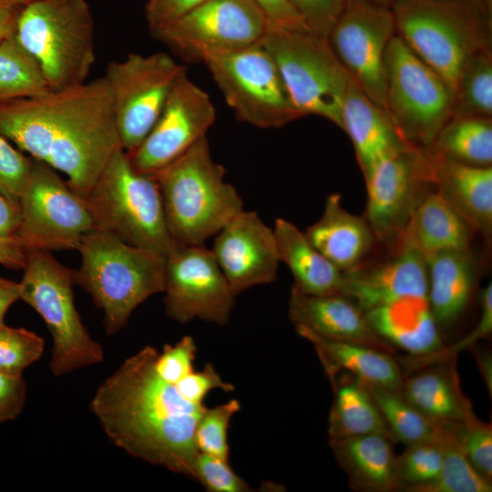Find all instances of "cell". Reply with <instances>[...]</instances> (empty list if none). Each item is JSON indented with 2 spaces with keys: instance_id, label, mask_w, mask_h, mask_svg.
Returning a JSON list of instances; mask_svg holds the SVG:
<instances>
[{
  "instance_id": "obj_10",
  "label": "cell",
  "mask_w": 492,
  "mask_h": 492,
  "mask_svg": "<svg viewBox=\"0 0 492 492\" xmlns=\"http://www.w3.org/2000/svg\"><path fill=\"white\" fill-rule=\"evenodd\" d=\"M385 111L403 139L430 147L453 114L454 92L396 34L384 56Z\"/></svg>"
},
{
  "instance_id": "obj_5",
  "label": "cell",
  "mask_w": 492,
  "mask_h": 492,
  "mask_svg": "<svg viewBox=\"0 0 492 492\" xmlns=\"http://www.w3.org/2000/svg\"><path fill=\"white\" fill-rule=\"evenodd\" d=\"M77 250L81 263L74 283L102 311L108 335L122 330L139 304L164 291L166 256L160 253L98 229L84 235Z\"/></svg>"
},
{
  "instance_id": "obj_17",
  "label": "cell",
  "mask_w": 492,
  "mask_h": 492,
  "mask_svg": "<svg viewBox=\"0 0 492 492\" xmlns=\"http://www.w3.org/2000/svg\"><path fill=\"white\" fill-rule=\"evenodd\" d=\"M395 34L391 8L371 0H344L343 10L328 36L352 80L384 110V56Z\"/></svg>"
},
{
  "instance_id": "obj_50",
  "label": "cell",
  "mask_w": 492,
  "mask_h": 492,
  "mask_svg": "<svg viewBox=\"0 0 492 492\" xmlns=\"http://www.w3.org/2000/svg\"><path fill=\"white\" fill-rule=\"evenodd\" d=\"M253 1L263 12L270 26L293 31H310L289 0Z\"/></svg>"
},
{
  "instance_id": "obj_41",
  "label": "cell",
  "mask_w": 492,
  "mask_h": 492,
  "mask_svg": "<svg viewBox=\"0 0 492 492\" xmlns=\"http://www.w3.org/2000/svg\"><path fill=\"white\" fill-rule=\"evenodd\" d=\"M457 435L465 455L476 470L492 481V425L475 414L457 425Z\"/></svg>"
},
{
  "instance_id": "obj_32",
  "label": "cell",
  "mask_w": 492,
  "mask_h": 492,
  "mask_svg": "<svg viewBox=\"0 0 492 492\" xmlns=\"http://www.w3.org/2000/svg\"><path fill=\"white\" fill-rule=\"evenodd\" d=\"M328 377L334 394L328 417L329 439L370 434L391 439L382 414L363 381L350 374Z\"/></svg>"
},
{
  "instance_id": "obj_8",
  "label": "cell",
  "mask_w": 492,
  "mask_h": 492,
  "mask_svg": "<svg viewBox=\"0 0 492 492\" xmlns=\"http://www.w3.org/2000/svg\"><path fill=\"white\" fill-rule=\"evenodd\" d=\"M20 300L44 320L52 336L49 367L55 376L100 364L104 351L85 325L74 302V272L49 251H27Z\"/></svg>"
},
{
  "instance_id": "obj_44",
  "label": "cell",
  "mask_w": 492,
  "mask_h": 492,
  "mask_svg": "<svg viewBox=\"0 0 492 492\" xmlns=\"http://www.w3.org/2000/svg\"><path fill=\"white\" fill-rule=\"evenodd\" d=\"M31 164V157L25 156L0 134V192L9 200L19 203Z\"/></svg>"
},
{
  "instance_id": "obj_53",
  "label": "cell",
  "mask_w": 492,
  "mask_h": 492,
  "mask_svg": "<svg viewBox=\"0 0 492 492\" xmlns=\"http://www.w3.org/2000/svg\"><path fill=\"white\" fill-rule=\"evenodd\" d=\"M21 285L0 276V327L5 325V315L8 308L20 299Z\"/></svg>"
},
{
  "instance_id": "obj_6",
  "label": "cell",
  "mask_w": 492,
  "mask_h": 492,
  "mask_svg": "<svg viewBox=\"0 0 492 492\" xmlns=\"http://www.w3.org/2000/svg\"><path fill=\"white\" fill-rule=\"evenodd\" d=\"M14 36L51 90L87 81L96 55L94 20L86 0H33L19 8Z\"/></svg>"
},
{
  "instance_id": "obj_14",
  "label": "cell",
  "mask_w": 492,
  "mask_h": 492,
  "mask_svg": "<svg viewBox=\"0 0 492 492\" xmlns=\"http://www.w3.org/2000/svg\"><path fill=\"white\" fill-rule=\"evenodd\" d=\"M269 22L253 0H203L185 15L150 32L188 61L259 43Z\"/></svg>"
},
{
  "instance_id": "obj_46",
  "label": "cell",
  "mask_w": 492,
  "mask_h": 492,
  "mask_svg": "<svg viewBox=\"0 0 492 492\" xmlns=\"http://www.w3.org/2000/svg\"><path fill=\"white\" fill-rule=\"evenodd\" d=\"M309 30L328 37L343 6L344 0H289Z\"/></svg>"
},
{
  "instance_id": "obj_11",
  "label": "cell",
  "mask_w": 492,
  "mask_h": 492,
  "mask_svg": "<svg viewBox=\"0 0 492 492\" xmlns=\"http://www.w3.org/2000/svg\"><path fill=\"white\" fill-rule=\"evenodd\" d=\"M201 62L241 121L276 128L303 117L293 105L273 58L260 42L207 56Z\"/></svg>"
},
{
  "instance_id": "obj_23",
  "label": "cell",
  "mask_w": 492,
  "mask_h": 492,
  "mask_svg": "<svg viewBox=\"0 0 492 492\" xmlns=\"http://www.w3.org/2000/svg\"><path fill=\"white\" fill-rule=\"evenodd\" d=\"M351 139L364 177L384 159L412 147L401 137L386 111L350 79L341 111V128Z\"/></svg>"
},
{
  "instance_id": "obj_40",
  "label": "cell",
  "mask_w": 492,
  "mask_h": 492,
  "mask_svg": "<svg viewBox=\"0 0 492 492\" xmlns=\"http://www.w3.org/2000/svg\"><path fill=\"white\" fill-rule=\"evenodd\" d=\"M44 345V339L32 331L3 325L0 327V371L22 374L41 358Z\"/></svg>"
},
{
  "instance_id": "obj_57",
  "label": "cell",
  "mask_w": 492,
  "mask_h": 492,
  "mask_svg": "<svg viewBox=\"0 0 492 492\" xmlns=\"http://www.w3.org/2000/svg\"><path fill=\"white\" fill-rule=\"evenodd\" d=\"M371 1L377 5H380L388 8H392L400 0H371Z\"/></svg>"
},
{
  "instance_id": "obj_27",
  "label": "cell",
  "mask_w": 492,
  "mask_h": 492,
  "mask_svg": "<svg viewBox=\"0 0 492 492\" xmlns=\"http://www.w3.org/2000/svg\"><path fill=\"white\" fill-rule=\"evenodd\" d=\"M425 257L427 300L440 328L455 324L467 308L477 281L470 249L445 251Z\"/></svg>"
},
{
  "instance_id": "obj_13",
  "label": "cell",
  "mask_w": 492,
  "mask_h": 492,
  "mask_svg": "<svg viewBox=\"0 0 492 492\" xmlns=\"http://www.w3.org/2000/svg\"><path fill=\"white\" fill-rule=\"evenodd\" d=\"M186 67L166 52L129 53L110 61L103 76L110 88L118 134L126 152L147 137Z\"/></svg>"
},
{
  "instance_id": "obj_16",
  "label": "cell",
  "mask_w": 492,
  "mask_h": 492,
  "mask_svg": "<svg viewBox=\"0 0 492 492\" xmlns=\"http://www.w3.org/2000/svg\"><path fill=\"white\" fill-rule=\"evenodd\" d=\"M164 308L171 320L194 319L223 326L230 321L236 295L211 250L178 245L165 259Z\"/></svg>"
},
{
  "instance_id": "obj_1",
  "label": "cell",
  "mask_w": 492,
  "mask_h": 492,
  "mask_svg": "<svg viewBox=\"0 0 492 492\" xmlns=\"http://www.w3.org/2000/svg\"><path fill=\"white\" fill-rule=\"evenodd\" d=\"M0 134L32 159L64 173L70 188L83 198L122 148L104 77L0 101Z\"/></svg>"
},
{
  "instance_id": "obj_15",
  "label": "cell",
  "mask_w": 492,
  "mask_h": 492,
  "mask_svg": "<svg viewBox=\"0 0 492 492\" xmlns=\"http://www.w3.org/2000/svg\"><path fill=\"white\" fill-rule=\"evenodd\" d=\"M364 178L367 191L364 219L377 243L394 249L415 210L435 190L427 148L409 147L380 162Z\"/></svg>"
},
{
  "instance_id": "obj_52",
  "label": "cell",
  "mask_w": 492,
  "mask_h": 492,
  "mask_svg": "<svg viewBox=\"0 0 492 492\" xmlns=\"http://www.w3.org/2000/svg\"><path fill=\"white\" fill-rule=\"evenodd\" d=\"M26 251L13 238L0 237V264L11 270H23Z\"/></svg>"
},
{
  "instance_id": "obj_9",
  "label": "cell",
  "mask_w": 492,
  "mask_h": 492,
  "mask_svg": "<svg viewBox=\"0 0 492 492\" xmlns=\"http://www.w3.org/2000/svg\"><path fill=\"white\" fill-rule=\"evenodd\" d=\"M260 43L273 58L292 101L302 114L322 117L341 128L350 76L328 37L269 25Z\"/></svg>"
},
{
  "instance_id": "obj_37",
  "label": "cell",
  "mask_w": 492,
  "mask_h": 492,
  "mask_svg": "<svg viewBox=\"0 0 492 492\" xmlns=\"http://www.w3.org/2000/svg\"><path fill=\"white\" fill-rule=\"evenodd\" d=\"M492 117V52L477 53L464 67L454 90L452 117Z\"/></svg>"
},
{
  "instance_id": "obj_36",
  "label": "cell",
  "mask_w": 492,
  "mask_h": 492,
  "mask_svg": "<svg viewBox=\"0 0 492 492\" xmlns=\"http://www.w3.org/2000/svg\"><path fill=\"white\" fill-rule=\"evenodd\" d=\"M51 90L38 65L14 35L0 42V101Z\"/></svg>"
},
{
  "instance_id": "obj_31",
  "label": "cell",
  "mask_w": 492,
  "mask_h": 492,
  "mask_svg": "<svg viewBox=\"0 0 492 492\" xmlns=\"http://www.w3.org/2000/svg\"><path fill=\"white\" fill-rule=\"evenodd\" d=\"M280 261L291 271L294 284L311 295L339 293L342 272L331 263L293 223L279 218L273 227Z\"/></svg>"
},
{
  "instance_id": "obj_56",
  "label": "cell",
  "mask_w": 492,
  "mask_h": 492,
  "mask_svg": "<svg viewBox=\"0 0 492 492\" xmlns=\"http://www.w3.org/2000/svg\"><path fill=\"white\" fill-rule=\"evenodd\" d=\"M33 0H0V6H11L20 8Z\"/></svg>"
},
{
  "instance_id": "obj_4",
  "label": "cell",
  "mask_w": 492,
  "mask_h": 492,
  "mask_svg": "<svg viewBox=\"0 0 492 492\" xmlns=\"http://www.w3.org/2000/svg\"><path fill=\"white\" fill-rule=\"evenodd\" d=\"M492 0H400L396 35L455 90L471 57L491 50Z\"/></svg>"
},
{
  "instance_id": "obj_26",
  "label": "cell",
  "mask_w": 492,
  "mask_h": 492,
  "mask_svg": "<svg viewBox=\"0 0 492 492\" xmlns=\"http://www.w3.org/2000/svg\"><path fill=\"white\" fill-rule=\"evenodd\" d=\"M339 193L326 197L322 216L304 232L309 241L342 272L365 261L377 241L364 217L342 205Z\"/></svg>"
},
{
  "instance_id": "obj_3",
  "label": "cell",
  "mask_w": 492,
  "mask_h": 492,
  "mask_svg": "<svg viewBox=\"0 0 492 492\" xmlns=\"http://www.w3.org/2000/svg\"><path fill=\"white\" fill-rule=\"evenodd\" d=\"M153 176L167 227L179 245H204L244 210L241 197L226 181L225 168L213 159L207 137Z\"/></svg>"
},
{
  "instance_id": "obj_47",
  "label": "cell",
  "mask_w": 492,
  "mask_h": 492,
  "mask_svg": "<svg viewBox=\"0 0 492 492\" xmlns=\"http://www.w3.org/2000/svg\"><path fill=\"white\" fill-rule=\"evenodd\" d=\"M180 392L194 403H204L205 396L214 389L225 392L234 390L233 384L223 381L211 364L200 371H192L177 381Z\"/></svg>"
},
{
  "instance_id": "obj_42",
  "label": "cell",
  "mask_w": 492,
  "mask_h": 492,
  "mask_svg": "<svg viewBox=\"0 0 492 492\" xmlns=\"http://www.w3.org/2000/svg\"><path fill=\"white\" fill-rule=\"evenodd\" d=\"M481 314L475 327L466 337L450 347H444L438 353L426 356H412L405 361V366L411 371L422 366L447 360L458 353L472 348L478 340L488 337L492 333V283L489 282L479 295Z\"/></svg>"
},
{
  "instance_id": "obj_38",
  "label": "cell",
  "mask_w": 492,
  "mask_h": 492,
  "mask_svg": "<svg viewBox=\"0 0 492 492\" xmlns=\"http://www.w3.org/2000/svg\"><path fill=\"white\" fill-rule=\"evenodd\" d=\"M443 451L437 440L406 446L395 459L398 491L422 492L439 476Z\"/></svg>"
},
{
  "instance_id": "obj_22",
  "label": "cell",
  "mask_w": 492,
  "mask_h": 492,
  "mask_svg": "<svg viewBox=\"0 0 492 492\" xmlns=\"http://www.w3.org/2000/svg\"><path fill=\"white\" fill-rule=\"evenodd\" d=\"M427 150L435 190L490 244L492 166H470Z\"/></svg>"
},
{
  "instance_id": "obj_35",
  "label": "cell",
  "mask_w": 492,
  "mask_h": 492,
  "mask_svg": "<svg viewBox=\"0 0 492 492\" xmlns=\"http://www.w3.org/2000/svg\"><path fill=\"white\" fill-rule=\"evenodd\" d=\"M442 425L437 441L443 451L438 477L422 492H491L492 481L480 475L466 458L457 425Z\"/></svg>"
},
{
  "instance_id": "obj_55",
  "label": "cell",
  "mask_w": 492,
  "mask_h": 492,
  "mask_svg": "<svg viewBox=\"0 0 492 492\" xmlns=\"http://www.w3.org/2000/svg\"><path fill=\"white\" fill-rule=\"evenodd\" d=\"M479 371L482 374L488 393H492V358L487 350L482 348H474Z\"/></svg>"
},
{
  "instance_id": "obj_43",
  "label": "cell",
  "mask_w": 492,
  "mask_h": 492,
  "mask_svg": "<svg viewBox=\"0 0 492 492\" xmlns=\"http://www.w3.org/2000/svg\"><path fill=\"white\" fill-rule=\"evenodd\" d=\"M193 478L210 492H249L251 487L239 477L229 462L199 452L193 466Z\"/></svg>"
},
{
  "instance_id": "obj_45",
  "label": "cell",
  "mask_w": 492,
  "mask_h": 492,
  "mask_svg": "<svg viewBox=\"0 0 492 492\" xmlns=\"http://www.w3.org/2000/svg\"><path fill=\"white\" fill-rule=\"evenodd\" d=\"M197 346L190 335L183 336L175 344H165L155 358V368L165 379L178 381L194 371Z\"/></svg>"
},
{
  "instance_id": "obj_28",
  "label": "cell",
  "mask_w": 492,
  "mask_h": 492,
  "mask_svg": "<svg viewBox=\"0 0 492 492\" xmlns=\"http://www.w3.org/2000/svg\"><path fill=\"white\" fill-rule=\"evenodd\" d=\"M295 330L313 344L328 376L344 372L367 384L400 390L405 376L393 354L361 343L326 339L302 327Z\"/></svg>"
},
{
  "instance_id": "obj_7",
  "label": "cell",
  "mask_w": 492,
  "mask_h": 492,
  "mask_svg": "<svg viewBox=\"0 0 492 492\" xmlns=\"http://www.w3.org/2000/svg\"><path fill=\"white\" fill-rule=\"evenodd\" d=\"M84 199L98 230L164 256L179 245L167 227L155 177L137 171L122 148Z\"/></svg>"
},
{
  "instance_id": "obj_48",
  "label": "cell",
  "mask_w": 492,
  "mask_h": 492,
  "mask_svg": "<svg viewBox=\"0 0 492 492\" xmlns=\"http://www.w3.org/2000/svg\"><path fill=\"white\" fill-rule=\"evenodd\" d=\"M27 386L22 374L0 371V423L16 419L22 413Z\"/></svg>"
},
{
  "instance_id": "obj_21",
  "label": "cell",
  "mask_w": 492,
  "mask_h": 492,
  "mask_svg": "<svg viewBox=\"0 0 492 492\" xmlns=\"http://www.w3.org/2000/svg\"><path fill=\"white\" fill-rule=\"evenodd\" d=\"M288 315L294 327L305 328L321 337L395 353L394 348L373 331L364 312L343 294L311 295L292 286Z\"/></svg>"
},
{
  "instance_id": "obj_25",
  "label": "cell",
  "mask_w": 492,
  "mask_h": 492,
  "mask_svg": "<svg viewBox=\"0 0 492 492\" xmlns=\"http://www.w3.org/2000/svg\"><path fill=\"white\" fill-rule=\"evenodd\" d=\"M404 377L400 393L421 414L439 425L462 424L473 406L462 391L457 357L436 362Z\"/></svg>"
},
{
  "instance_id": "obj_29",
  "label": "cell",
  "mask_w": 492,
  "mask_h": 492,
  "mask_svg": "<svg viewBox=\"0 0 492 492\" xmlns=\"http://www.w3.org/2000/svg\"><path fill=\"white\" fill-rule=\"evenodd\" d=\"M391 439L370 434L329 439L333 454L352 488L364 492L396 491L395 459Z\"/></svg>"
},
{
  "instance_id": "obj_20",
  "label": "cell",
  "mask_w": 492,
  "mask_h": 492,
  "mask_svg": "<svg viewBox=\"0 0 492 492\" xmlns=\"http://www.w3.org/2000/svg\"><path fill=\"white\" fill-rule=\"evenodd\" d=\"M379 261L343 272L340 294L364 313L405 296L427 297L428 277L425 255L402 240Z\"/></svg>"
},
{
  "instance_id": "obj_49",
  "label": "cell",
  "mask_w": 492,
  "mask_h": 492,
  "mask_svg": "<svg viewBox=\"0 0 492 492\" xmlns=\"http://www.w3.org/2000/svg\"><path fill=\"white\" fill-rule=\"evenodd\" d=\"M203 0H148L145 15L150 32L169 26Z\"/></svg>"
},
{
  "instance_id": "obj_39",
  "label": "cell",
  "mask_w": 492,
  "mask_h": 492,
  "mask_svg": "<svg viewBox=\"0 0 492 492\" xmlns=\"http://www.w3.org/2000/svg\"><path fill=\"white\" fill-rule=\"evenodd\" d=\"M241 409L237 399L208 408L200 418L195 431V444L202 452L229 460L228 429L232 416Z\"/></svg>"
},
{
  "instance_id": "obj_24",
  "label": "cell",
  "mask_w": 492,
  "mask_h": 492,
  "mask_svg": "<svg viewBox=\"0 0 492 492\" xmlns=\"http://www.w3.org/2000/svg\"><path fill=\"white\" fill-rule=\"evenodd\" d=\"M364 313L383 341L412 356L432 355L445 347L427 297L405 296Z\"/></svg>"
},
{
  "instance_id": "obj_18",
  "label": "cell",
  "mask_w": 492,
  "mask_h": 492,
  "mask_svg": "<svg viewBox=\"0 0 492 492\" xmlns=\"http://www.w3.org/2000/svg\"><path fill=\"white\" fill-rule=\"evenodd\" d=\"M215 118L210 97L186 73L174 85L147 137L127 152L132 167L155 174L206 137Z\"/></svg>"
},
{
  "instance_id": "obj_51",
  "label": "cell",
  "mask_w": 492,
  "mask_h": 492,
  "mask_svg": "<svg viewBox=\"0 0 492 492\" xmlns=\"http://www.w3.org/2000/svg\"><path fill=\"white\" fill-rule=\"evenodd\" d=\"M21 220L19 203H15L0 192V237L15 239Z\"/></svg>"
},
{
  "instance_id": "obj_2",
  "label": "cell",
  "mask_w": 492,
  "mask_h": 492,
  "mask_svg": "<svg viewBox=\"0 0 492 492\" xmlns=\"http://www.w3.org/2000/svg\"><path fill=\"white\" fill-rule=\"evenodd\" d=\"M146 345L97 387L90 410L108 438L128 455L193 478L198 422L207 406L188 399L155 368Z\"/></svg>"
},
{
  "instance_id": "obj_19",
  "label": "cell",
  "mask_w": 492,
  "mask_h": 492,
  "mask_svg": "<svg viewBox=\"0 0 492 492\" xmlns=\"http://www.w3.org/2000/svg\"><path fill=\"white\" fill-rule=\"evenodd\" d=\"M214 237L210 250L235 295L276 281V237L257 212L243 210Z\"/></svg>"
},
{
  "instance_id": "obj_34",
  "label": "cell",
  "mask_w": 492,
  "mask_h": 492,
  "mask_svg": "<svg viewBox=\"0 0 492 492\" xmlns=\"http://www.w3.org/2000/svg\"><path fill=\"white\" fill-rule=\"evenodd\" d=\"M365 384L382 414L392 441L409 446L437 440L441 425L421 414L399 390Z\"/></svg>"
},
{
  "instance_id": "obj_33",
  "label": "cell",
  "mask_w": 492,
  "mask_h": 492,
  "mask_svg": "<svg viewBox=\"0 0 492 492\" xmlns=\"http://www.w3.org/2000/svg\"><path fill=\"white\" fill-rule=\"evenodd\" d=\"M430 147L439 155L456 162L491 167L492 118L451 117Z\"/></svg>"
},
{
  "instance_id": "obj_12",
  "label": "cell",
  "mask_w": 492,
  "mask_h": 492,
  "mask_svg": "<svg viewBox=\"0 0 492 492\" xmlns=\"http://www.w3.org/2000/svg\"><path fill=\"white\" fill-rule=\"evenodd\" d=\"M21 220L15 240L26 251L77 250L97 229L85 199L57 171L32 159L19 197Z\"/></svg>"
},
{
  "instance_id": "obj_30",
  "label": "cell",
  "mask_w": 492,
  "mask_h": 492,
  "mask_svg": "<svg viewBox=\"0 0 492 492\" xmlns=\"http://www.w3.org/2000/svg\"><path fill=\"white\" fill-rule=\"evenodd\" d=\"M476 233L473 227L434 190L415 210L402 240L427 256L445 251L468 250Z\"/></svg>"
},
{
  "instance_id": "obj_54",
  "label": "cell",
  "mask_w": 492,
  "mask_h": 492,
  "mask_svg": "<svg viewBox=\"0 0 492 492\" xmlns=\"http://www.w3.org/2000/svg\"><path fill=\"white\" fill-rule=\"evenodd\" d=\"M18 10L17 7L0 6V42L14 35Z\"/></svg>"
}]
</instances>
